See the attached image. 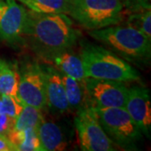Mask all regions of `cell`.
Wrapping results in <instances>:
<instances>
[{"label": "cell", "instance_id": "4fadbf2b", "mask_svg": "<svg viewBox=\"0 0 151 151\" xmlns=\"http://www.w3.org/2000/svg\"><path fill=\"white\" fill-rule=\"evenodd\" d=\"M46 62L52 63L61 73L78 81H84L86 78L80 54H76L73 49L65 50L50 56Z\"/></svg>", "mask_w": 151, "mask_h": 151}, {"label": "cell", "instance_id": "ac0fdd59", "mask_svg": "<svg viewBox=\"0 0 151 151\" xmlns=\"http://www.w3.org/2000/svg\"><path fill=\"white\" fill-rule=\"evenodd\" d=\"M151 8L130 12L124 16L125 24L129 25L151 38Z\"/></svg>", "mask_w": 151, "mask_h": 151}, {"label": "cell", "instance_id": "5b68a950", "mask_svg": "<svg viewBox=\"0 0 151 151\" xmlns=\"http://www.w3.org/2000/svg\"><path fill=\"white\" fill-rule=\"evenodd\" d=\"M103 129L115 146L139 150L143 134L124 108H94Z\"/></svg>", "mask_w": 151, "mask_h": 151}, {"label": "cell", "instance_id": "cb8c5ba5", "mask_svg": "<svg viewBox=\"0 0 151 151\" xmlns=\"http://www.w3.org/2000/svg\"><path fill=\"white\" fill-rule=\"evenodd\" d=\"M0 1H1V0H0Z\"/></svg>", "mask_w": 151, "mask_h": 151}, {"label": "cell", "instance_id": "6da1fadb", "mask_svg": "<svg viewBox=\"0 0 151 151\" xmlns=\"http://www.w3.org/2000/svg\"><path fill=\"white\" fill-rule=\"evenodd\" d=\"M81 33L65 14H41L27 9L23 29L24 43L40 59L47 60L68 49H73Z\"/></svg>", "mask_w": 151, "mask_h": 151}, {"label": "cell", "instance_id": "30bf717a", "mask_svg": "<svg viewBox=\"0 0 151 151\" xmlns=\"http://www.w3.org/2000/svg\"><path fill=\"white\" fill-rule=\"evenodd\" d=\"M149 89L135 86L129 88V94L124 108L138 125L143 135L150 139L151 102Z\"/></svg>", "mask_w": 151, "mask_h": 151}, {"label": "cell", "instance_id": "5bb4252c", "mask_svg": "<svg viewBox=\"0 0 151 151\" xmlns=\"http://www.w3.org/2000/svg\"><path fill=\"white\" fill-rule=\"evenodd\" d=\"M61 78L65 87V95L71 112H77L81 108L89 106L86 98L85 80L78 81L73 77L61 73Z\"/></svg>", "mask_w": 151, "mask_h": 151}, {"label": "cell", "instance_id": "e0dca14e", "mask_svg": "<svg viewBox=\"0 0 151 151\" xmlns=\"http://www.w3.org/2000/svg\"><path fill=\"white\" fill-rule=\"evenodd\" d=\"M42 110L33 106L24 105L21 113L15 119L14 129L26 130L29 129H37L38 125L43 120Z\"/></svg>", "mask_w": 151, "mask_h": 151}, {"label": "cell", "instance_id": "7a4b0ae2", "mask_svg": "<svg viewBox=\"0 0 151 151\" xmlns=\"http://www.w3.org/2000/svg\"><path fill=\"white\" fill-rule=\"evenodd\" d=\"M88 35L129 64L149 66L151 59V38L129 25H112L88 30Z\"/></svg>", "mask_w": 151, "mask_h": 151}, {"label": "cell", "instance_id": "7402d4cb", "mask_svg": "<svg viewBox=\"0 0 151 151\" xmlns=\"http://www.w3.org/2000/svg\"><path fill=\"white\" fill-rule=\"evenodd\" d=\"M0 151H17V149L6 136L0 135Z\"/></svg>", "mask_w": 151, "mask_h": 151}, {"label": "cell", "instance_id": "3957f363", "mask_svg": "<svg viewBox=\"0 0 151 151\" xmlns=\"http://www.w3.org/2000/svg\"><path fill=\"white\" fill-rule=\"evenodd\" d=\"M81 56L86 77L119 81L140 79L139 72L108 48L86 40H80Z\"/></svg>", "mask_w": 151, "mask_h": 151}, {"label": "cell", "instance_id": "52a82bcc", "mask_svg": "<svg viewBox=\"0 0 151 151\" xmlns=\"http://www.w3.org/2000/svg\"><path fill=\"white\" fill-rule=\"evenodd\" d=\"M19 85L17 96L24 105L40 110L47 108L45 77L41 65L37 61L27 60L19 65Z\"/></svg>", "mask_w": 151, "mask_h": 151}, {"label": "cell", "instance_id": "9c48e42d", "mask_svg": "<svg viewBox=\"0 0 151 151\" xmlns=\"http://www.w3.org/2000/svg\"><path fill=\"white\" fill-rule=\"evenodd\" d=\"M27 9L16 0L0 1V40L12 45H24L23 29Z\"/></svg>", "mask_w": 151, "mask_h": 151}, {"label": "cell", "instance_id": "ffe728a7", "mask_svg": "<svg viewBox=\"0 0 151 151\" xmlns=\"http://www.w3.org/2000/svg\"><path fill=\"white\" fill-rule=\"evenodd\" d=\"M24 137L18 147V151H42L37 134V129L24 130Z\"/></svg>", "mask_w": 151, "mask_h": 151}, {"label": "cell", "instance_id": "ba28073f", "mask_svg": "<svg viewBox=\"0 0 151 151\" xmlns=\"http://www.w3.org/2000/svg\"><path fill=\"white\" fill-rule=\"evenodd\" d=\"M86 98L89 106L94 108H124L129 94V88L124 81L85 79Z\"/></svg>", "mask_w": 151, "mask_h": 151}, {"label": "cell", "instance_id": "9a60e30c", "mask_svg": "<svg viewBox=\"0 0 151 151\" xmlns=\"http://www.w3.org/2000/svg\"><path fill=\"white\" fill-rule=\"evenodd\" d=\"M19 79L18 64L0 58V96H17Z\"/></svg>", "mask_w": 151, "mask_h": 151}, {"label": "cell", "instance_id": "2e32d148", "mask_svg": "<svg viewBox=\"0 0 151 151\" xmlns=\"http://www.w3.org/2000/svg\"><path fill=\"white\" fill-rule=\"evenodd\" d=\"M29 10L41 14H65L70 10L71 0H18Z\"/></svg>", "mask_w": 151, "mask_h": 151}, {"label": "cell", "instance_id": "d6986e66", "mask_svg": "<svg viewBox=\"0 0 151 151\" xmlns=\"http://www.w3.org/2000/svg\"><path fill=\"white\" fill-rule=\"evenodd\" d=\"M0 97L2 102L0 113H4L11 118L16 119L24 106L19 98L18 96L11 95H2Z\"/></svg>", "mask_w": 151, "mask_h": 151}, {"label": "cell", "instance_id": "8fae6325", "mask_svg": "<svg viewBox=\"0 0 151 151\" xmlns=\"http://www.w3.org/2000/svg\"><path fill=\"white\" fill-rule=\"evenodd\" d=\"M45 77L47 108L53 113H64L70 111L61 74L53 65L40 64Z\"/></svg>", "mask_w": 151, "mask_h": 151}, {"label": "cell", "instance_id": "603a6c76", "mask_svg": "<svg viewBox=\"0 0 151 151\" xmlns=\"http://www.w3.org/2000/svg\"><path fill=\"white\" fill-rule=\"evenodd\" d=\"M1 104H2V102H1V97H0V108H1Z\"/></svg>", "mask_w": 151, "mask_h": 151}, {"label": "cell", "instance_id": "8992f818", "mask_svg": "<svg viewBox=\"0 0 151 151\" xmlns=\"http://www.w3.org/2000/svg\"><path fill=\"white\" fill-rule=\"evenodd\" d=\"M76 113L74 123L81 150H117L116 146L103 129L94 108L86 106Z\"/></svg>", "mask_w": 151, "mask_h": 151}, {"label": "cell", "instance_id": "277c9868", "mask_svg": "<svg viewBox=\"0 0 151 151\" xmlns=\"http://www.w3.org/2000/svg\"><path fill=\"white\" fill-rule=\"evenodd\" d=\"M126 0H71L68 15L87 30L120 24Z\"/></svg>", "mask_w": 151, "mask_h": 151}, {"label": "cell", "instance_id": "44dd1931", "mask_svg": "<svg viewBox=\"0 0 151 151\" xmlns=\"http://www.w3.org/2000/svg\"><path fill=\"white\" fill-rule=\"evenodd\" d=\"M14 123L15 119L0 113V135L7 137L9 133L14 128Z\"/></svg>", "mask_w": 151, "mask_h": 151}, {"label": "cell", "instance_id": "7c38bea8", "mask_svg": "<svg viewBox=\"0 0 151 151\" xmlns=\"http://www.w3.org/2000/svg\"><path fill=\"white\" fill-rule=\"evenodd\" d=\"M37 134L42 151L65 150L68 145L61 127L45 118L38 125Z\"/></svg>", "mask_w": 151, "mask_h": 151}]
</instances>
